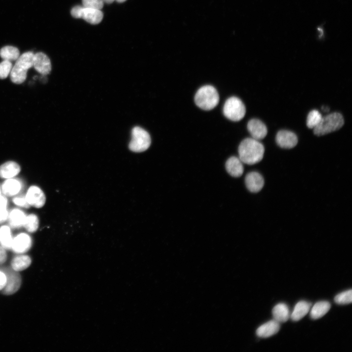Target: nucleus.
I'll use <instances>...</instances> for the list:
<instances>
[{
	"label": "nucleus",
	"instance_id": "11",
	"mask_svg": "<svg viewBox=\"0 0 352 352\" xmlns=\"http://www.w3.org/2000/svg\"><path fill=\"white\" fill-rule=\"evenodd\" d=\"M276 141L280 147L291 149L297 145L298 138L294 132L286 130H281L277 133Z\"/></svg>",
	"mask_w": 352,
	"mask_h": 352
},
{
	"label": "nucleus",
	"instance_id": "34",
	"mask_svg": "<svg viewBox=\"0 0 352 352\" xmlns=\"http://www.w3.org/2000/svg\"><path fill=\"white\" fill-rule=\"evenodd\" d=\"M7 259V254L5 248L0 246V264L4 263Z\"/></svg>",
	"mask_w": 352,
	"mask_h": 352
},
{
	"label": "nucleus",
	"instance_id": "14",
	"mask_svg": "<svg viewBox=\"0 0 352 352\" xmlns=\"http://www.w3.org/2000/svg\"><path fill=\"white\" fill-rule=\"evenodd\" d=\"M245 183L248 190L253 193L259 192L264 185L262 176L256 172H250L246 176Z\"/></svg>",
	"mask_w": 352,
	"mask_h": 352
},
{
	"label": "nucleus",
	"instance_id": "17",
	"mask_svg": "<svg viewBox=\"0 0 352 352\" xmlns=\"http://www.w3.org/2000/svg\"><path fill=\"white\" fill-rule=\"evenodd\" d=\"M243 163L239 157L232 156L227 159L225 167L227 172L232 176H241L243 172Z\"/></svg>",
	"mask_w": 352,
	"mask_h": 352
},
{
	"label": "nucleus",
	"instance_id": "37",
	"mask_svg": "<svg viewBox=\"0 0 352 352\" xmlns=\"http://www.w3.org/2000/svg\"><path fill=\"white\" fill-rule=\"evenodd\" d=\"M118 2H123L125 1L126 0H115Z\"/></svg>",
	"mask_w": 352,
	"mask_h": 352
},
{
	"label": "nucleus",
	"instance_id": "22",
	"mask_svg": "<svg viewBox=\"0 0 352 352\" xmlns=\"http://www.w3.org/2000/svg\"><path fill=\"white\" fill-rule=\"evenodd\" d=\"M330 304L328 301H319L312 308L310 316L312 319H318L325 315L330 310Z\"/></svg>",
	"mask_w": 352,
	"mask_h": 352
},
{
	"label": "nucleus",
	"instance_id": "1",
	"mask_svg": "<svg viewBox=\"0 0 352 352\" xmlns=\"http://www.w3.org/2000/svg\"><path fill=\"white\" fill-rule=\"evenodd\" d=\"M238 152L239 158L243 163L253 165L263 159L264 148L259 140L252 137L247 138L240 143Z\"/></svg>",
	"mask_w": 352,
	"mask_h": 352
},
{
	"label": "nucleus",
	"instance_id": "31",
	"mask_svg": "<svg viewBox=\"0 0 352 352\" xmlns=\"http://www.w3.org/2000/svg\"><path fill=\"white\" fill-rule=\"evenodd\" d=\"M82 3L84 7L101 10L104 2L103 0H82Z\"/></svg>",
	"mask_w": 352,
	"mask_h": 352
},
{
	"label": "nucleus",
	"instance_id": "19",
	"mask_svg": "<svg viewBox=\"0 0 352 352\" xmlns=\"http://www.w3.org/2000/svg\"><path fill=\"white\" fill-rule=\"evenodd\" d=\"M274 320L279 323L286 322L290 317L288 306L284 303L276 305L272 309Z\"/></svg>",
	"mask_w": 352,
	"mask_h": 352
},
{
	"label": "nucleus",
	"instance_id": "9",
	"mask_svg": "<svg viewBox=\"0 0 352 352\" xmlns=\"http://www.w3.org/2000/svg\"><path fill=\"white\" fill-rule=\"evenodd\" d=\"M25 197L30 206L37 208L42 207L46 201L44 192L40 187L35 185L31 186L28 188Z\"/></svg>",
	"mask_w": 352,
	"mask_h": 352
},
{
	"label": "nucleus",
	"instance_id": "6",
	"mask_svg": "<svg viewBox=\"0 0 352 352\" xmlns=\"http://www.w3.org/2000/svg\"><path fill=\"white\" fill-rule=\"evenodd\" d=\"M151 143L149 133L139 127H134L132 131V139L129 147L132 152L140 153L147 150Z\"/></svg>",
	"mask_w": 352,
	"mask_h": 352
},
{
	"label": "nucleus",
	"instance_id": "4",
	"mask_svg": "<svg viewBox=\"0 0 352 352\" xmlns=\"http://www.w3.org/2000/svg\"><path fill=\"white\" fill-rule=\"evenodd\" d=\"M344 123V119L341 113H331L322 117L319 125L313 129V132L318 136L325 135L339 130Z\"/></svg>",
	"mask_w": 352,
	"mask_h": 352
},
{
	"label": "nucleus",
	"instance_id": "5",
	"mask_svg": "<svg viewBox=\"0 0 352 352\" xmlns=\"http://www.w3.org/2000/svg\"><path fill=\"white\" fill-rule=\"evenodd\" d=\"M223 112L228 119L233 121H239L244 116L246 109L241 99L233 96L225 101L223 108Z\"/></svg>",
	"mask_w": 352,
	"mask_h": 352
},
{
	"label": "nucleus",
	"instance_id": "12",
	"mask_svg": "<svg viewBox=\"0 0 352 352\" xmlns=\"http://www.w3.org/2000/svg\"><path fill=\"white\" fill-rule=\"evenodd\" d=\"M33 66L43 75L48 74L51 70V65L48 57L43 52L34 54Z\"/></svg>",
	"mask_w": 352,
	"mask_h": 352
},
{
	"label": "nucleus",
	"instance_id": "36",
	"mask_svg": "<svg viewBox=\"0 0 352 352\" xmlns=\"http://www.w3.org/2000/svg\"><path fill=\"white\" fill-rule=\"evenodd\" d=\"M114 0H103L104 2H106L107 3H111Z\"/></svg>",
	"mask_w": 352,
	"mask_h": 352
},
{
	"label": "nucleus",
	"instance_id": "38",
	"mask_svg": "<svg viewBox=\"0 0 352 352\" xmlns=\"http://www.w3.org/2000/svg\"><path fill=\"white\" fill-rule=\"evenodd\" d=\"M1 186H0V196L1 195Z\"/></svg>",
	"mask_w": 352,
	"mask_h": 352
},
{
	"label": "nucleus",
	"instance_id": "8",
	"mask_svg": "<svg viewBox=\"0 0 352 352\" xmlns=\"http://www.w3.org/2000/svg\"><path fill=\"white\" fill-rule=\"evenodd\" d=\"M1 270L6 276V283L2 290V293L7 295L15 293L21 285V277L19 272L9 268H4Z\"/></svg>",
	"mask_w": 352,
	"mask_h": 352
},
{
	"label": "nucleus",
	"instance_id": "10",
	"mask_svg": "<svg viewBox=\"0 0 352 352\" xmlns=\"http://www.w3.org/2000/svg\"><path fill=\"white\" fill-rule=\"evenodd\" d=\"M32 245V240L28 234L22 233L13 239L11 249L18 254H22L28 251Z\"/></svg>",
	"mask_w": 352,
	"mask_h": 352
},
{
	"label": "nucleus",
	"instance_id": "16",
	"mask_svg": "<svg viewBox=\"0 0 352 352\" xmlns=\"http://www.w3.org/2000/svg\"><path fill=\"white\" fill-rule=\"evenodd\" d=\"M20 171L21 167L17 162L8 161L0 166V177L5 179L13 178Z\"/></svg>",
	"mask_w": 352,
	"mask_h": 352
},
{
	"label": "nucleus",
	"instance_id": "29",
	"mask_svg": "<svg viewBox=\"0 0 352 352\" xmlns=\"http://www.w3.org/2000/svg\"><path fill=\"white\" fill-rule=\"evenodd\" d=\"M12 67L11 61L3 60L0 63V79L6 78L10 74Z\"/></svg>",
	"mask_w": 352,
	"mask_h": 352
},
{
	"label": "nucleus",
	"instance_id": "27",
	"mask_svg": "<svg viewBox=\"0 0 352 352\" xmlns=\"http://www.w3.org/2000/svg\"><path fill=\"white\" fill-rule=\"evenodd\" d=\"M323 116L317 110L310 111L308 115L307 125L310 129H314L320 123Z\"/></svg>",
	"mask_w": 352,
	"mask_h": 352
},
{
	"label": "nucleus",
	"instance_id": "35",
	"mask_svg": "<svg viewBox=\"0 0 352 352\" xmlns=\"http://www.w3.org/2000/svg\"><path fill=\"white\" fill-rule=\"evenodd\" d=\"M322 109L324 111H325V112H327V111H329V108L327 107H325V106L323 107Z\"/></svg>",
	"mask_w": 352,
	"mask_h": 352
},
{
	"label": "nucleus",
	"instance_id": "32",
	"mask_svg": "<svg viewBox=\"0 0 352 352\" xmlns=\"http://www.w3.org/2000/svg\"><path fill=\"white\" fill-rule=\"evenodd\" d=\"M12 201L15 204L20 207L28 208L30 206L26 201L25 196L15 197L13 198Z\"/></svg>",
	"mask_w": 352,
	"mask_h": 352
},
{
	"label": "nucleus",
	"instance_id": "21",
	"mask_svg": "<svg viewBox=\"0 0 352 352\" xmlns=\"http://www.w3.org/2000/svg\"><path fill=\"white\" fill-rule=\"evenodd\" d=\"M26 215L19 209H12L8 215L9 224L13 228H20L23 225Z\"/></svg>",
	"mask_w": 352,
	"mask_h": 352
},
{
	"label": "nucleus",
	"instance_id": "15",
	"mask_svg": "<svg viewBox=\"0 0 352 352\" xmlns=\"http://www.w3.org/2000/svg\"><path fill=\"white\" fill-rule=\"evenodd\" d=\"M280 327V323L271 320L260 326L256 330V334L262 338L269 337L277 333Z\"/></svg>",
	"mask_w": 352,
	"mask_h": 352
},
{
	"label": "nucleus",
	"instance_id": "3",
	"mask_svg": "<svg viewBox=\"0 0 352 352\" xmlns=\"http://www.w3.org/2000/svg\"><path fill=\"white\" fill-rule=\"evenodd\" d=\"M219 95L212 86L206 85L200 88L195 96V102L199 108L206 110L214 109L219 102Z\"/></svg>",
	"mask_w": 352,
	"mask_h": 352
},
{
	"label": "nucleus",
	"instance_id": "24",
	"mask_svg": "<svg viewBox=\"0 0 352 352\" xmlns=\"http://www.w3.org/2000/svg\"><path fill=\"white\" fill-rule=\"evenodd\" d=\"M13 239L9 226L3 225L0 227V243L1 246L5 249H11Z\"/></svg>",
	"mask_w": 352,
	"mask_h": 352
},
{
	"label": "nucleus",
	"instance_id": "7",
	"mask_svg": "<svg viewBox=\"0 0 352 352\" xmlns=\"http://www.w3.org/2000/svg\"><path fill=\"white\" fill-rule=\"evenodd\" d=\"M71 14L75 18H82L92 24L100 23L103 18V14L101 10L79 5L72 8Z\"/></svg>",
	"mask_w": 352,
	"mask_h": 352
},
{
	"label": "nucleus",
	"instance_id": "20",
	"mask_svg": "<svg viewBox=\"0 0 352 352\" xmlns=\"http://www.w3.org/2000/svg\"><path fill=\"white\" fill-rule=\"evenodd\" d=\"M311 303L305 301L298 302L290 314V318L293 321H298L303 318L309 311Z\"/></svg>",
	"mask_w": 352,
	"mask_h": 352
},
{
	"label": "nucleus",
	"instance_id": "26",
	"mask_svg": "<svg viewBox=\"0 0 352 352\" xmlns=\"http://www.w3.org/2000/svg\"><path fill=\"white\" fill-rule=\"evenodd\" d=\"M39 224V221L37 216L30 214L26 216L23 226L28 232L33 233L38 229Z\"/></svg>",
	"mask_w": 352,
	"mask_h": 352
},
{
	"label": "nucleus",
	"instance_id": "2",
	"mask_svg": "<svg viewBox=\"0 0 352 352\" xmlns=\"http://www.w3.org/2000/svg\"><path fill=\"white\" fill-rule=\"evenodd\" d=\"M34 54L31 51L23 53L16 60L10 73L11 81L17 84L23 83L27 77L28 69L33 66Z\"/></svg>",
	"mask_w": 352,
	"mask_h": 352
},
{
	"label": "nucleus",
	"instance_id": "18",
	"mask_svg": "<svg viewBox=\"0 0 352 352\" xmlns=\"http://www.w3.org/2000/svg\"><path fill=\"white\" fill-rule=\"evenodd\" d=\"M22 188L20 182L11 178L6 179L1 186V192L7 197H12L17 195Z\"/></svg>",
	"mask_w": 352,
	"mask_h": 352
},
{
	"label": "nucleus",
	"instance_id": "25",
	"mask_svg": "<svg viewBox=\"0 0 352 352\" xmlns=\"http://www.w3.org/2000/svg\"><path fill=\"white\" fill-rule=\"evenodd\" d=\"M0 56L4 60L16 61L20 56V51L16 47L7 45L0 49Z\"/></svg>",
	"mask_w": 352,
	"mask_h": 352
},
{
	"label": "nucleus",
	"instance_id": "33",
	"mask_svg": "<svg viewBox=\"0 0 352 352\" xmlns=\"http://www.w3.org/2000/svg\"><path fill=\"white\" fill-rule=\"evenodd\" d=\"M6 283V276L5 273L0 270V290H2Z\"/></svg>",
	"mask_w": 352,
	"mask_h": 352
},
{
	"label": "nucleus",
	"instance_id": "28",
	"mask_svg": "<svg viewBox=\"0 0 352 352\" xmlns=\"http://www.w3.org/2000/svg\"><path fill=\"white\" fill-rule=\"evenodd\" d=\"M334 302L339 305H345L351 303L352 302V290L350 289L342 292L334 298Z\"/></svg>",
	"mask_w": 352,
	"mask_h": 352
},
{
	"label": "nucleus",
	"instance_id": "30",
	"mask_svg": "<svg viewBox=\"0 0 352 352\" xmlns=\"http://www.w3.org/2000/svg\"><path fill=\"white\" fill-rule=\"evenodd\" d=\"M7 199L5 196H0V223L4 222L8 218L7 210Z\"/></svg>",
	"mask_w": 352,
	"mask_h": 352
},
{
	"label": "nucleus",
	"instance_id": "23",
	"mask_svg": "<svg viewBox=\"0 0 352 352\" xmlns=\"http://www.w3.org/2000/svg\"><path fill=\"white\" fill-rule=\"evenodd\" d=\"M31 260L27 255H19L14 257L11 261L12 268L18 272L26 269L30 265Z\"/></svg>",
	"mask_w": 352,
	"mask_h": 352
},
{
	"label": "nucleus",
	"instance_id": "13",
	"mask_svg": "<svg viewBox=\"0 0 352 352\" xmlns=\"http://www.w3.org/2000/svg\"><path fill=\"white\" fill-rule=\"evenodd\" d=\"M247 128L251 137L259 140L264 138L267 133L265 124L258 119H252L249 121Z\"/></svg>",
	"mask_w": 352,
	"mask_h": 352
}]
</instances>
